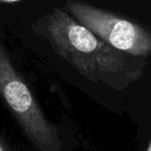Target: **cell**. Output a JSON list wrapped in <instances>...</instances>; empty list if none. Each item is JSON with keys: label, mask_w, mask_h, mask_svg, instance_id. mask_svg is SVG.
I'll use <instances>...</instances> for the list:
<instances>
[{"label": "cell", "mask_w": 151, "mask_h": 151, "mask_svg": "<svg viewBox=\"0 0 151 151\" xmlns=\"http://www.w3.org/2000/svg\"><path fill=\"white\" fill-rule=\"evenodd\" d=\"M66 11L105 42L132 56L151 55V31L139 24L81 1L68 0Z\"/></svg>", "instance_id": "cell-3"}, {"label": "cell", "mask_w": 151, "mask_h": 151, "mask_svg": "<svg viewBox=\"0 0 151 151\" xmlns=\"http://www.w3.org/2000/svg\"><path fill=\"white\" fill-rule=\"evenodd\" d=\"M147 151H151V141L149 142V145H148V148H147Z\"/></svg>", "instance_id": "cell-6"}, {"label": "cell", "mask_w": 151, "mask_h": 151, "mask_svg": "<svg viewBox=\"0 0 151 151\" xmlns=\"http://www.w3.org/2000/svg\"><path fill=\"white\" fill-rule=\"evenodd\" d=\"M0 99L40 151H61L55 126L49 121L27 83L14 67L0 42Z\"/></svg>", "instance_id": "cell-2"}, {"label": "cell", "mask_w": 151, "mask_h": 151, "mask_svg": "<svg viewBox=\"0 0 151 151\" xmlns=\"http://www.w3.org/2000/svg\"><path fill=\"white\" fill-rule=\"evenodd\" d=\"M15 1H19V0H0V2H15Z\"/></svg>", "instance_id": "cell-5"}, {"label": "cell", "mask_w": 151, "mask_h": 151, "mask_svg": "<svg viewBox=\"0 0 151 151\" xmlns=\"http://www.w3.org/2000/svg\"><path fill=\"white\" fill-rule=\"evenodd\" d=\"M0 151H13L6 141L1 137V134H0Z\"/></svg>", "instance_id": "cell-4"}, {"label": "cell", "mask_w": 151, "mask_h": 151, "mask_svg": "<svg viewBox=\"0 0 151 151\" xmlns=\"http://www.w3.org/2000/svg\"><path fill=\"white\" fill-rule=\"evenodd\" d=\"M46 31L57 54L90 81L119 88L143 75L126 53L108 45L63 9H55L47 18Z\"/></svg>", "instance_id": "cell-1"}]
</instances>
